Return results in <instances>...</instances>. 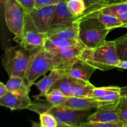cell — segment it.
<instances>
[{"instance_id":"cell-1","label":"cell","mask_w":127,"mask_h":127,"mask_svg":"<svg viewBox=\"0 0 127 127\" xmlns=\"http://www.w3.org/2000/svg\"><path fill=\"white\" fill-rule=\"evenodd\" d=\"M78 57L97 69L102 71H109L116 68L120 62L115 40H105L94 48L85 47Z\"/></svg>"},{"instance_id":"cell-2","label":"cell","mask_w":127,"mask_h":127,"mask_svg":"<svg viewBox=\"0 0 127 127\" xmlns=\"http://www.w3.org/2000/svg\"><path fill=\"white\" fill-rule=\"evenodd\" d=\"M79 22V40L86 48H94L106 40L110 30L96 18L89 16L77 17Z\"/></svg>"},{"instance_id":"cell-3","label":"cell","mask_w":127,"mask_h":127,"mask_svg":"<svg viewBox=\"0 0 127 127\" xmlns=\"http://www.w3.org/2000/svg\"><path fill=\"white\" fill-rule=\"evenodd\" d=\"M54 68L52 55L42 48L31 54L24 79L31 88L38 78Z\"/></svg>"},{"instance_id":"cell-4","label":"cell","mask_w":127,"mask_h":127,"mask_svg":"<svg viewBox=\"0 0 127 127\" xmlns=\"http://www.w3.org/2000/svg\"><path fill=\"white\" fill-rule=\"evenodd\" d=\"M31 54L21 46L6 48L2 57V64L9 76L24 78Z\"/></svg>"},{"instance_id":"cell-5","label":"cell","mask_w":127,"mask_h":127,"mask_svg":"<svg viewBox=\"0 0 127 127\" xmlns=\"http://www.w3.org/2000/svg\"><path fill=\"white\" fill-rule=\"evenodd\" d=\"M47 34L40 32L29 13L26 12L24 26L21 34L14 40L26 50L33 53L43 48Z\"/></svg>"},{"instance_id":"cell-6","label":"cell","mask_w":127,"mask_h":127,"mask_svg":"<svg viewBox=\"0 0 127 127\" xmlns=\"http://www.w3.org/2000/svg\"><path fill=\"white\" fill-rule=\"evenodd\" d=\"M3 10L7 28L14 37L19 36L22 32L26 20L24 9L16 0H7Z\"/></svg>"},{"instance_id":"cell-7","label":"cell","mask_w":127,"mask_h":127,"mask_svg":"<svg viewBox=\"0 0 127 127\" xmlns=\"http://www.w3.org/2000/svg\"><path fill=\"white\" fill-rule=\"evenodd\" d=\"M52 114L58 122L72 125H80L91 115V110H77L63 105H50L47 111Z\"/></svg>"},{"instance_id":"cell-8","label":"cell","mask_w":127,"mask_h":127,"mask_svg":"<svg viewBox=\"0 0 127 127\" xmlns=\"http://www.w3.org/2000/svg\"><path fill=\"white\" fill-rule=\"evenodd\" d=\"M55 12V5L35 8L29 14L40 32L47 34L49 31Z\"/></svg>"},{"instance_id":"cell-9","label":"cell","mask_w":127,"mask_h":127,"mask_svg":"<svg viewBox=\"0 0 127 127\" xmlns=\"http://www.w3.org/2000/svg\"><path fill=\"white\" fill-rule=\"evenodd\" d=\"M118 102L106 103L100 105L96 109L94 112L88 117L87 122L102 123H115L120 122Z\"/></svg>"},{"instance_id":"cell-10","label":"cell","mask_w":127,"mask_h":127,"mask_svg":"<svg viewBox=\"0 0 127 127\" xmlns=\"http://www.w3.org/2000/svg\"><path fill=\"white\" fill-rule=\"evenodd\" d=\"M85 47L79 40L76 45L53 55L52 58L55 68L64 70L67 69L78 58V56Z\"/></svg>"},{"instance_id":"cell-11","label":"cell","mask_w":127,"mask_h":127,"mask_svg":"<svg viewBox=\"0 0 127 127\" xmlns=\"http://www.w3.org/2000/svg\"><path fill=\"white\" fill-rule=\"evenodd\" d=\"M96 69L88 62L78 57L74 63L64 69V71L66 75L74 79L89 82L92 74Z\"/></svg>"},{"instance_id":"cell-12","label":"cell","mask_w":127,"mask_h":127,"mask_svg":"<svg viewBox=\"0 0 127 127\" xmlns=\"http://www.w3.org/2000/svg\"><path fill=\"white\" fill-rule=\"evenodd\" d=\"M65 74L64 69L54 68L50 71V73L48 75H45L40 80L35 82L34 85L36 86L39 91L37 99L42 97H45L53 85Z\"/></svg>"},{"instance_id":"cell-13","label":"cell","mask_w":127,"mask_h":127,"mask_svg":"<svg viewBox=\"0 0 127 127\" xmlns=\"http://www.w3.org/2000/svg\"><path fill=\"white\" fill-rule=\"evenodd\" d=\"M109 102L100 101L94 97H68L63 104V106L77 110H91L97 109L100 105Z\"/></svg>"},{"instance_id":"cell-14","label":"cell","mask_w":127,"mask_h":127,"mask_svg":"<svg viewBox=\"0 0 127 127\" xmlns=\"http://www.w3.org/2000/svg\"><path fill=\"white\" fill-rule=\"evenodd\" d=\"M32 102L29 95H21L11 92L0 98V105L11 110L28 109Z\"/></svg>"},{"instance_id":"cell-15","label":"cell","mask_w":127,"mask_h":127,"mask_svg":"<svg viewBox=\"0 0 127 127\" xmlns=\"http://www.w3.org/2000/svg\"><path fill=\"white\" fill-rule=\"evenodd\" d=\"M79 40L68 39L62 37L47 36L45 40L43 48L52 55L76 45Z\"/></svg>"},{"instance_id":"cell-16","label":"cell","mask_w":127,"mask_h":127,"mask_svg":"<svg viewBox=\"0 0 127 127\" xmlns=\"http://www.w3.org/2000/svg\"><path fill=\"white\" fill-rule=\"evenodd\" d=\"M79 22L76 19L74 22L70 24L52 26L47 35L79 40Z\"/></svg>"},{"instance_id":"cell-17","label":"cell","mask_w":127,"mask_h":127,"mask_svg":"<svg viewBox=\"0 0 127 127\" xmlns=\"http://www.w3.org/2000/svg\"><path fill=\"white\" fill-rule=\"evenodd\" d=\"M93 97L97 100L105 102H118L122 97L120 88L116 86L95 87L93 90Z\"/></svg>"},{"instance_id":"cell-18","label":"cell","mask_w":127,"mask_h":127,"mask_svg":"<svg viewBox=\"0 0 127 127\" xmlns=\"http://www.w3.org/2000/svg\"><path fill=\"white\" fill-rule=\"evenodd\" d=\"M67 1L64 0L55 5V12L52 26L70 24L77 19L69 11L67 6Z\"/></svg>"},{"instance_id":"cell-19","label":"cell","mask_w":127,"mask_h":127,"mask_svg":"<svg viewBox=\"0 0 127 127\" xmlns=\"http://www.w3.org/2000/svg\"><path fill=\"white\" fill-rule=\"evenodd\" d=\"M94 85L90 81H84L74 79L71 86L69 88L68 97H94L93 90Z\"/></svg>"},{"instance_id":"cell-20","label":"cell","mask_w":127,"mask_h":127,"mask_svg":"<svg viewBox=\"0 0 127 127\" xmlns=\"http://www.w3.org/2000/svg\"><path fill=\"white\" fill-rule=\"evenodd\" d=\"M83 16H89L95 17L99 20L106 28L109 29L110 31L114 29L122 27L124 26L123 22L118 17L104 14L99 10L84 14Z\"/></svg>"},{"instance_id":"cell-21","label":"cell","mask_w":127,"mask_h":127,"mask_svg":"<svg viewBox=\"0 0 127 127\" xmlns=\"http://www.w3.org/2000/svg\"><path fill=\"white\" fill-rule=\"evenodd\" d=\"M6 84L9 92L21 95H29L31 88L27 86L23 78L9 77Z\"/></svg>"},{"instance_id":"cell-22","label":"cell","mask_w":127,"mask_h":127,"mask_svg":"<svg viewBox=\"0 0 127 127\" xmlns=\"http://www.w3.org/2000/svg\"><path fill=\"white\" fill-rule=\"evenodd\" d=\"M102 12L107 14L119 17L127 12V2H119L110 3L99 9Z\"/></svg>"},{"instance_id":"cell-23","label":"cell","mask_w":127,"mask_h":127,"mask_svg":"<svg viewBox=\"0 0 127 127\" xmlns=\"http://www.w3.org/2000/svg\"><path fill=\"white\" fill-rule=\"evenodd\" d=\"M45 97L47 101L52 105L58 106L63 105L68 97L64 95L59 89H53L50 91Z\"/></svg>"},{"instance_id":"cell-24","label":"cell","mask_w":127,"mask_h":127,"mask_svg":"<svg viewBox=\"0 0 127 127\" xmlns=\"http://www.w3.org/2000/svg\"><path fill=\"white\" fill-rule=\"evenodd\" d=\"M67 6L71 13L76 17L82 16L86 11L84 0H68Z\"/></svg>"},{"instance_id":"cell-25","label":"cell","mask_w":127,"mask_h":127,"mask_svg":"<svg viewBox=\"0 0 127 127\" xmlns=\"http://www.w3.org/2000/svg\"><path fill=\"white\" fill-rule=\"evenodd\" d=\"M84 1L86 5V11L83 14L97 11L110 3V0H84Z\"/></svg>"},{"instance_id":"cell-26","label":"cell","mask_w":127,"mask_h":127,"mask_svg":"<svg viewBox=\"0 0 127 127\" xmlns=\"http://www.w3.org/2000/svg\"><path fill=\"white\" fill-rule=\"evenodd\" d=\"M40 124L42 127H57L58 122L54 116L48 112L39 114Z\"/></svg>"},{"instance_id":"cell-27","label":"cell","mask_w":127,"mask_h":127,"mask_svg":"<svg viewBox=\"0 0 127 127\" xmlns=\"http://www.w3.org/2000/svg\"><path fill=\"white\" fill-rule=\"evenodd\" d=\"M119 118L120 122L127 125V96H122L118 102Z\"/></svg>"},{"instance_id":"cell-28","label":"cell","mask_w":127,"mask_h":127,"mask_svg":"<svg viewBox=\"0 0 127 127\" xmlns=\"http://www.w3.org/2000/svg\"><path fill=\"white\" fill-rule=\"evenodd\" d=\"M125 125L122 122L115 123H102L85 122L80 125V127H125Z\"/></svg>"},{"instance_id":"cell-29","label":"cell","mask_w":127,"mask_h":127,"mask_svg":"<svg viewBox=\"0 0 127 127\" xmlns=\"http://www.w3.org/2000/svg\"><path fill=\"white\" fill-rule=\"evenodd\" d=\"M24 9L27 13H30L35 8V0H16Z\"/></svg>"},{"instance_id":"cell-30","label":"cell","mask_w":127,"mask_h":127,"mask_svg":"<svg viewBox=\"0 0 127 127\" xmlns=\"http://www.w3.org/2000/svg\"><path fill=\"white\" fill-rule=\"evenodd\" d=\"M117 49L121 60H127V42H116Z\"/></svg>"},{"instance_id":"cell-31","label":"cell","mask_w":127,"mask_h":127,"mask_svg":"<svg viewBox=\"0 0 127 127\" xmlns=\"http://www.w3.org/2000/svg\"><path fill=\"white\" fill-rule=\"evenodd\" d=\"M64 0H35V8L43 7L50 5H56L58 2Z\"/></svg>"},{"instance_id":"cell-32","label":"cell","mask_w":127,"mask_h":127,"mask_svg":"<svg viewBox=\"0 0 127 127\" xmlns=\"http://www.w3.org/2000/svg\"><path fill=\"white\" fill-rule=\"evenodd\" d=\"M8 92L9 91L6 86V84H4L2 82H1L0 83V98L4 96L6 94H7Z\"/></svg>"},{"instance_id":"cell-33","label":"cell","mask_w":127,"mask_h":127,"mask_svg":"<svg viewBox=\"0 0 127 127\" xmlns=\"http://www.w3.org/2000/svg\"><path fill=\"white\" fill-rule=\"evenodd\" d=\"M118 17L121 20L122 22L124 24V26H123L122 27L127 28V12L120 15V16H119Z\"/></svg>"},{"instance_id":"cell-34","label":"cell","mask_w":127,"mask_h":127,"mask_svg":"<svg viewBox=\"0 0 127 127\" xmlns=\"http://www.w3.org/2000/svg\"><path fill=\"white\" fill-rule=\"evenodd\" d=\"M116 68L118 69H127V60H121L119 62V64L117 65Z\"/></svg>"},{"instance_id":"cell-35","label":"cell","mask_w":127,"mask_h":127,"mask_svg":"<svg viewBox=\"0 0 127 127\" xmlns=\"http://www.w3.org/2000/svg\"><path fill=\"white\" fill-rule=\"evenodd\" d=\"M115 42H127V33L115 40Z\"/></svg>"},{"instance_id":"cell-36","label":"cell","mask_w":127,"mask_h":127,"mask_svg":"<svg viewBox=\"0 0 127 127\" xmlns=\"http://www.w3.org/2000/svg\"><path fill=\"white\" fill-rule=\"evenodd\" d=\"M57 127H80V125H68V124H63V123L58 122Z\"/></svg>"},{"instance_id":"cell-37","label":"cell","mask_w":127,"mask_h":127,"mask_svg":"<svg viewBox=\"0 0 127 127\" xmlns=\"http://www.w3.org/2000/svg\"><path fill=\"white\" fill-rule=\"evenodd\" d=\"M122 96H127V86L120 88Z\"/></svg>"},{"instance_id":"cell-38","label":"cell","mask_w":127,"mask_h":127,"mask_svg":"<svg viewBox=\"0 0 127 127\" xmlns=\"http://www.w3.org/2000/svg\"><path fill=\"white\" fill-rule=\"evenodd\" d=\"M31 127H41L40 124H38V122H32V125Z\"/></svg>"},{"instance_id":"cell-39","label":"cell","mask_w":127,"mask_h":127,"mask_svg":"<svg viewBox=\"0 0 127 127\" xmlns=\"http://www.w3.org/2000/svg\"><path fill=\"white\" fill-rule=\"evenodd\" d=\"M110 3L119 2H127V0H110Z\"/></svg>"},{"instance_id":"cell-40","label":"cell","mask_w":127,"mask_h":127,"mask_svg":"<svg viewBox=\"0 0 127 127\" xmlns=\"http://www.w3.org/2000/svg\"><path fill=\"white\" fill-rule=\"evenodd\" d=\"M6 1L7 0H0V3H1V8L3 7L4 9V6L5 3H6Z\"/></svg>"},{"instance_id":"cell-41","label":"cell","mask_w":127,"mask_h":127,"mask_svg":"<svg viewBox=\"0 0 127 127\" xmlns=\"http://www.w3.org/2000/svg\"><path fill=\"white\" fill-rule=\"evenodd\" d=\"M125 127H127V125H125Z\"/></svg>"}]
</instances>
